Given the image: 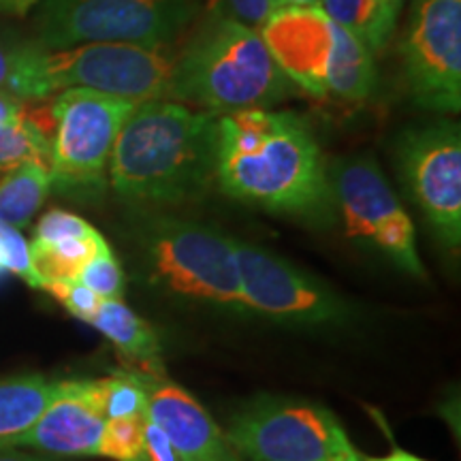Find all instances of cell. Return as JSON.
Here are the masks:
<instances>
[{
  "label": "cell",
  "mask_w": 461,
  "mask_h": 461,
  "mask_svg": "<svg viewBox=\"0 0 461 461\" xmlns=\"http://www.w3.org/2000/svg\"><path fill=\"white\" fill-rule=\"evenodd\" d=\"M319 7L333 24L355 34L374 56L387 48L395 32L378 0H321Z\"/></svg>",
  "instance_id": "obj_21"
},
{
  "label": "cell",
  "mask_w": 461,
  "mask_h": 461,
  "mask_svg": "<svg viewBox=\"0 0 461 461\" xmlns=\"http://www.w3.org/2000/svg\"><path fill=\"white\" fill-rule=\"evenodd\" d=\"M297 92L258 31L210 15L173 58L167 101L222 115L252 107L269 109Z\"/></svg>",
  "instance_id": "obj_3"
},
{
  "label": "cell",
  "mask_w": 461,
  "mask_h": 461,
  "mask_svg": "<svg viewBox=\"0 0 461 461\" xmlns=\"http://www.w3.org/2000/svg\"><path fill=\"white\" fill-rule=\"evenodd\" d=\"M0 461H68L60 455H50L41 451H28V448H0Z\"/></svg>",
  "instance_id": "obj_33"
},
{
  "label": "cell",
  "mask_w": 461,
  "mask_h": 461,
  "mask_svg": "<svg viewBox=\"0 0 461 461\" xmlns=\"http://www.w3.org/2000/svg\"><path fill=\"white\" fill-rule=\"evenodd\" d=\"M131 240L143 276L167 295L229 314H250L230 235L212 224L135 207Z\"/></svg>",
  "instance_id": "obj_4"
},
{
  "label": "cell",
  "mask_w": 461,
  "mask_h": 461,
  "mask_svg": "<svg viewBox=\"0 0 461 461\" xmlns=\"http://www.w3.org/2000/svg\"><path fill=\"white\" fill-rule=\"evenodd\" d=\"M363 461H428L423 457H417V455L408 453V451H402V448H395V451H391L389 455H384V457H367Z\"/></svg>",
  "instance_id": "obj_36"
},
{
  "label": "cell",
  "mask_w": 461,
  "mask_h": 461,
  "mask_svg": "<svg viewBox=\"0 0 461 461\" xmlns=\"http://www.w3.org/2000/svg\"><path fill=\"white\" fill-rule=\"evenodd\" d=\"M31 41H22V39L11 37V34L0 31V90L9 92L14 90V82L17 68H20L22 58L31 50Z\"/></svg>",
  "instance_id": "obj_30"
},
{
  "label": "cell",
  "mask_w": 461,
  "mask_h": 461,
  "mask_svg": "<svg viewBox=\"0 0 461 461\" xmlns=\"http://www.w3.org/2000/svg\"><path fill=\"white\" fill-rule=\"evenodd\" d=\"M146 461H182L165 431L152 420H148L146 428Z\"/></svg>",
  "instance_id": "obj_31"
},
{
  "label": "cell",
  "mask_w": 461,
  "mask_h": 461,
  "mask_svg": "<svg viewBox=\"0 0 461 461\" xmlns=\"http://www.w3.org/2000/svg\"><path fill=\"white\" fill-rule=\"evenodd\" d=\"M258 34L280 71L299 90L325 99L338 26L321 7H278Z\"/></svg>",
  "instance_id": "obj_14"
},
{
  "label": "cell",
  "mask_w": 461,
  "mask_h": 461,
  "mask_svg": "<svg viewBox=\"0 0 461 461\" xmlns=\"http://www.w3.org/2000/svg\"><path fill=\"white\" fill-rule=\"evenodd\" d=\"M216 186L241 203L314 227L338 221L330 165L297 112L252 107L218 115Z\"/></svg>",
  "instance_id": "obj_1"
},
{
  "label": "cell",
  "mask_w": 461,
  "mask_h": 461,
  "mask_svg": "<svg viewBox=\"0 0 461 461\" xmlns=\"http://www.w3.org/2000/svg\"><path fill=\"white\" fill-rule=\"evenodd\" d=\"M376 88L374 54L355 34L338 26L336 51L327 73V96L339 101H366Z\"/></svg>",
  "instance_id": "obj_18"
},
{
  "label": "cell",
  "mask_w": 461,
  "mask_h": 461,
  "mask_svg": "<svg viewBox=\"0 0 461 461\" xmlns=\"http://www.w3.org/2000/svg\"><path fill=\"white\" fill-rule=\"evenodd\" d=\"M51 140L28 113L15 124H0V171H11L24 163H43L50 169Z\"/></svg>",
  "instance_id": "obj_22"
},
{
  "label": "cell",
  "mask_w": 461,
  "mask_h": 461,
  "mask_svg": "<svg viewBox=\"0 0 461 461\" xmlns=\"http://www.w3.org/2000/svg\"><path fill=\"white\" fill-rule=\"evenodd\" d=\"M207 9L212 17L240 22L258 31L278 7L274 0H207Z\"/></svg>",
  "instance_id": "obj_28"
},
{
  "label": "cell",
  "mask_w": 461,
  "mask_h": 461,
  "mask_svg": "<svg viewBox=\"0 0 461 461\" xmlns=\"http://www.w3.org/2000/svg\"><path fill=\"white\" fill-rule=\"evenodd\" d=\"M107 389L109 376L60 380V391L41 417L0 448H28L60 457L96 455L107 423Z\"/></svg>",
  "instance_id": "obj_13"
},
{
  "label": "cell",
  "mask_w": 461,
  "mask_h": 461,
  "mask_svg": "<svg viewBox=\"0 0 461 461\" xmlns=\"http://www.w3.org/2000/svg\"><path fill=\"white\" fill-rule=\"evenodd\" d=\"M148 420V412L107 419L96 455L112 461H146Z\"/></svg>",
  "instance_id": "obj_23"
},
{
  "label": "cell",
  "mask_w": 461,
  "mask_h": 461,
  "mask_svg": "<svg viewBox=\"0 0 461 461\" xmlns=\"http://www.w3.org/2000/svg\"><path fill=\"white\" fill-rule=\"evenodd\" d=\"M31 101H22L9 92L0 90V124H15L28 118Z\"/></svg>",
  "instance_id": "obj_32"
},
{
  "label": "cell",
  "mask_w": 461,
  "mask_h": 461,
  "mask_svg": "<svg viewBox=\"0 0 461 461\" xmlns=\"http://www.w3.org/2000/svg\"><path fill=\"white\" fill-rule=\"evenodd\" d=\"M43 0H0V14L26 15Z\"/></svg>",
  "instance_id": "obj_34"
},
{
  "label": "cell",
  "mask_w": 461,
  "mask_h": 461,
  "mask_svg": "<svg viewBox=\"0 0 461 461\" xmlns=\"http://www.w3.org/2000/svg\"><path fill=\"white\" fill-rule=\"evenodd\" d=\"M330 182L338 218H342L350 240L378 248L414 278L428 276L417 250L412 218L397 199L376 158L366 154L339 158L330 167Z\"/></svg>",
  "instance_id": "obj_9"
},
{
  "label": "cell",
  "mask_w": 461,
  "mask_h": 461,
  "mask_svg": "<svg viewBox=\"0 0 461 461\" xmlns=\"http://www.w3.org/2000/svg\"><path fill=\"white\" fill-rule=\"evenodd\" d=\"M148 397V417L169 438L182 461H240L224 431L201 403L160 372H135Z\"/></svg>",
  "instance_id": "obj_15"
},
{
  "label": "cell",
  "mask_w": 461,
  "mask_h": 461,
  "mask_svg": "<svg viewBox=\"0 0 461 461\" xmlns=\"http://www.w3.org/2000/svg\"><path fill=\"white\" fill-rule=\"evenodd\" d=\"M96 229L86 222L82 216L73 214L67 210H50L48 214L39 218L34 227L32 241L34 244H51V241L71 240V238H88L95 235Z\"/></svg>",
  "instance_id": "obj_27"
},
{
  "label": "cell",
  "mask_w": 461,
  "mask_h": 461,
  "mask_svg": "<svg viewBox=\"0 0 461 461\" xmlns=\"http://www.w3.org/2000/svg\"><path fill=\"white\" fill-rule=\"evenodd\" d=\"M51 190L50 169L43 163H24L0 180V222L14 229L28 227Z\"/></svg>",
  "instance_id": "obj_19"
},
{
  "label": "cell",
  "mask_w": 461,
  "mask_h": 461,
  "mask_svg": "<svg viewBox=\"0 0 461 461\" xmlns=\"http://www.w3.org/2000/svg\"><path fill=\"white\" fill-rule=\"evenodd\" d=\"M51 188L73 199H99L109 186V160L137 103L73 88L50 99Z\"/></svg>",
  "instance_id": "obj_7"
},
{
  "label": "cell",
  "mask_w": 461,
  "mask_h": 461,
  "mask_svg": "<svg viewBox=\"0 0 461 461\" xmlns=\"http://www.w3.org/2000/svg\"><path fill=\"white\" fill-rule=\"evenodd\" d=\"M414 103L436 113L461 109V0H414L402 43Z\"/></svg>",
  "instance_id": "obj_12"
},
{
  "label": "cell",
  "mask_w": 461,
  "mask_h": 461,
  "mask_svg": "<svg viewBox=\"0 0 461 461\" xmlns=\"http://www.w3.org/2000/svg\"><path fill=\"white\" fill-rule=\"evenodd\" d=\"M276 7H319L321 0H274Z\"/></svg>",
  "instance_id": "obj_37"
},
{
  "label": "cell",
  "mask_w": 461,
  "mask_h": 461,
  "mask_svg": "<svg viewBox=\"0 0 461 461\" xmlns=\"http://www.w3.org/2000/svg\"><path fill=\"white\" fill-rule=\"evenodd\" d=\"M222 431L250 461H363L336 414L293 397H255L230 414Z\"/></svg>",
  "instance_id": "obj_8"
},
{
  "label": "cell",
  "mask_w": 461,
  "mask_h": 461,
  "mask_svg": "<svg viewBox=\"0 0 461 461\" xmlns=\"http://www.w3.org/2000/svg\"><path fill=\"white\" fill-rule=\"evenodd\" d=\"M397 167L431 230L448 250L461 244V129L453 120L406 131Z\"/></svg>",
  "instance_id": "obj_11"
},
{
  "label": "cell",
  "mask_w": 461,
  "mask_h": 461,
  "mask_svg": "<svg viewBox=\"0 0 461 461\" xmlns=\"http://www.w3.org/2000/svg\"><path fill=\"white\" fill-rule=\"evenodd\" d=\"M403 3H406V0H378L380 9H383V14L387 17L391 26L397 28V20H400V11L403 7Z\"/></svg>",
  "instance_id": "obj_35"
},
{
  "label": "cell",
  "mask_w": 461,
  "mask_h": 461,
  "mask_svg": "<svg viewBox=\"0 0 461 461\" xmlns=\"http://www.w3.org/2000/svg\"><path fill=\"white\" fill-rule=\"evenodd\" d=\"M32 41L43 50L86 43L171 48L197 20L199 0H43Z\"/></svg>",
  "instance_id": "obj_6"
},
{
  "label": "cell",
  "mask_w": 461,
  "mask_h": 461,
  "mask_svg": "<svg viewBox=\"0 0 461 461\" xmlns=\"http://www.w3.org/2000/svg\"><path fill=\"white\" fill-rule=\"evenodd\" d=\"M41 291L50 293L51 297H56L58 302L65 305V310L68 314H73L75 319L86 322V325H88L92 314L99 310V305L103 302L99 295H95L90 288H86L82 282H77V280L48 282Z\"/></svg>",
  "instance_id": "obj_29"
},
{
  "label": "cell",
  "mask_w": 461,
  "mask_h": 461,
  "mask_svg": "<svg viewBox=\"0 0 461 461\" xmlns=\"http://www.w3.org/2000/svg\"><path fill=\"white\" fill-rule=\"evenodd\" d=\"M241 293L248 312L293 327H336L355 319L348 299L285 257L235 240Z\"/></svg>",
  "instance_id": "obj_10"
},
{
  "label": "cell",
  "mask_w": 461,
  "mask_h": 461,
  "mask_svg": "<svg viewBox=\"0 0 461 461\" xmlns=\"http://www.w3.org/2000/svg\"><path fill=\"white\" fill-rule=\"evenodd\" d=\"M173 56L122 43H86L43 50L32 41L22 58L11 95L22 101H48L82 88L132 103L167 101Z\"/></svg>",
  "instance_id": "obj_5"
},
{
  "label": "cell",
  "mask_w": 461,
  "mask_h": 461,
  "mask_svg": "<svg viewBox=\"0 0 461 461\" xmlns=\"http://www.w3.org/2000/svg\"><path fill=\"white\" fill-rule=\"evenodd\" d=\"M9 274L22 278L28 286L41 291V282L34 274L31 248H28L26 238L22 235L20 229L0 222V278Z\"/></svg>",
  "instance_id": "obj_25"
},
{
  "label": "cell",
  "mask_w": 461,
  "mask_h": 461,
  "mask_svg": "<svg viewBox=\"0 0 461 461\" xmlns=\"http://www.w3.org/2000/svg\"><path fill=\"white\" fill-rule=\"evenodd\" d=\"M218 115L173 101L137 103L115 140L109 186L140 210L197 201L216 184Z\"/></svg>",
  "instance_id": "obj_2"
},
{
  "label": "cell",
  "mask_w": 461,
  "mask_h": 461,
  "mask_svg": "<svg viewBox=\"0 0 461 461\" xmlns=\"http://www.w3.org/2000/svg\"><path fill=\"white\" fill-rule=\"evenodd\" d=\"M88 325L101 331L129 361L141 363L146 372H160V342L157 331L122 299H103Z\"/></svg>",
  "instance_id": "obj_16"
},
{
  "label": "cell",
  "mask_w": 461,
  "mask_h": 461,
  "mask_svg": "<svg viewBox=\"0 0 461 461\" xmlns=\"http://www.w3.org/2000/svg\"><path fill=\"white\" fill-rule=\"evenodd\" d=\"M77 282L90 288L101 299H122L126 288V276L112 246H103L88 263L79 269Z\"/></svg>",
  "instance_id": "obj_24"
},
{
  "label": "cell",
  "mask_w": 461,
  "mask_h": 461,
  "mask_svg": "<svg viewBox=\"0 0 461 461\" xmlns=\"http://www.w3.org/2000/svg\"><path fill=\"white\" fill-rule=\"evenodd\" d=\"M148 412V397L135 372H120L109 376L107 419Z\"/></svg>",
  "instance_id": "obj_26"
},
{
  "label": "cell",
  "mask_w": 461,
  "mask_h": 461,
  "mask_svg": "<svg viewBox=\"0 0 461 461\" xmlns=\"http://www.w3.org/2000/svg\"><path fill=\"white\" fill-rule=\"evenodd\" d=\"M60 391V380L39 374L0 380V447L24 434Z\"/></svg>",
  "instance_id": "obj_17"
},
{
  "label": "cell",
  "mask_w": 461,
  "mask_h": 461,
  "mask_svg": "<svg viewBox=\"0 0 461 461\" xmlns=\"http://www.w3.org/2000/svg\"><path fill=\"white\" fill-rule=\"evenodd\" d=\"M103 246H107V240L96 230L88 238H71L51 241V244H34L28 241L31 248V261L37 274L41 288L48 282L56 280H75L79 269L90 261Z\"/></svg>",
  "instance_id": "obj_20"
}]
</instances>
